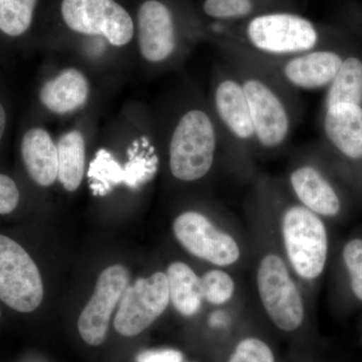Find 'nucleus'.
Returning <instances> with one entry per match:
<instances>
[{"label":"nucleus","instance_id":"1","mask_svg":"<svg viewBox=\"0 0 362 362\" xmlns=\"http://www.w3.org/2000/svg\"><path fill=\"white\" fill-rule=\"evenodd\" d=\"M216 131L206 112L190 110L181 117L171 137L169 164L175 177L182 181L201 180L213 166Z\"/></svg>","mask_w":362,"mask_h":362},{"label":"nucleus","instance_id":"2","mask_svg":"<svg viewBox=\"0 0 362 362\" xmlns=\"http://www.w3.org/2000/svg\"><path fill=\"white\" fill-rule=\"evenodd\" d=\"M246 37L252 49L273 58H291L312 51L319 35L312 21L290 13L255 16L246 26Z\"/></svg>","mask_w":362,"mask_h":362},{"label":"nucleus","instance_id":"3","mask_svg":"<svg viewBox=\"0 0 362 362\" xmlns=\"http://www.w3.org/2000/svg\"><path fill=\"white\" fill-rule=\"evenodd\" d=\"M286 251L293 268L305 279L321 275L327 259L325 226L318 216L305 206H292L283 218Z\"/></svg>","mask_w":362,"mask_h":362},{"label":"nucleus","instance_id":"4","mask_svg":"<svg viewBox=\"0 0 362 362\" xmlns=\"http://www.w3.org/2000/svg\"><path fill=\"white\" fill-rule=\"evenodd\" d=\"M44 285L32 257L18 243L0 235V300L13 310L30 313L39 308Z\"/></svg>","mask_w":362,"mask_h":362},{"label":"nucleus","instance_id":"5","mask_svg":"<svg viewBox=\"0 0 362 362\" xmlns=\"http://www.w3.org/2000/svg\"><path fill=\"white\" fill-rule=\"evenodd\" d=\"M239 80L249 104L256 142L265 149L278 148L284 144L291 132L289 108L266 78L245 73Z\"/></svg>","mask_w":362,"mask_h":362},{"label":"nucleus","instance_id":"6","mask_svg":"<svg viewBox=\"0 0 362 362\" xmlns=\"http://www.w3.org/2000/svg\"><path fill=\"white\" fill-rule=\"evenodd\" d=\"M62 14L71 30L103 35L116 47L128 44L134 35L130 14L114 0H63Z\"/></svg>","mask_w":362,"mask_h":362},{"label":"nucleus","instance_id":"7","mask_svg":"<svg viewBox=\"0 0 362 362\" xmlns=\"http://www.w3.org/2000/svg\"><path fill=\"white\" fill-rule=\"evenodd\" d=\"M169 289L166 274L140 278L124 291L114 328L123 337H132L148 328L168 308Z\"/></svg>","mask_w":362,"mask_h":362},{"label":"nucleus","instance_id":"8","mask_svg":"<svg viewBox=\"0 0 362 362\" xmlns=\"http://www.w3.org/2000/svg\"><path fill=\"white\" fill-rule=\"evenodd\" d=\"M259 296L266 311L277 327L293 331L304 318V306L287 267L276 255L262 259L258 271Z\"/></svg>","mask_w":362,"mask_h":362},{"label":"nucleus","instance_id":"9","mask_svg":"<svg viewBox=\"0 0 362 362\" xmlns=\"http://www.w3.org/2000/svg\"><path fill=\"white\" fill-rule=\"evenodd\" d=\"M129 283L125 267L114 265L102 272L94 294L78 317L81 337L92 346H99L106 339L112 313L120 302Z\"/></svg>","mask_w":362,"mask_h":362},{"label":"nucleus","instance_id":"10","mask_svg":"<svg viewBox=\"0 0 362 362\" xmlns=\"http://www.w3.org/2000/svg\"><path fill=\"white\" fill-rule=\"evenodd\" d=\"M176 239L190 254L214 265L228 266L240 258V249L228 233L218 230L204 214L187 211L173 223Z\"/></svg>","mask_w":362,"mask_h":362},{"label":"nucleus","instance_id":"11","mask_svg":"<svg viewBox=\"0 0 362 362\" xmlns=\"http://www.w3.org/2000/svg\"><path fill=\"white\" fill-rule=\"evenodd\" d=\"M156 165L157 157L138 154L137 146L130 151V160L125 168H122L107 150H99L88 171V176L92 181L90 188L95 195L107 194L120 183L138 188L153 177Z\"/></svg>","mask_w":362,"mask_h":362},{"label":"nucleus","instance_id":"12","mask_svg":"<svg viewBox=\"0 0 362 362\" xmlns=\"http://www.w3.org/2000/svg\"><path fill=\"white\" fill-rule=\"evenodd\" d=\"M138 37L143 58L152 63L165 61L176 47L171 11L157 0H147L138 13Z\"/></svg>","mask_w":362,"mask_h":362},{"label":"nucleus","instance_id":"13","mask_svg":"<svg viewBox=\"0 0 362 362\" xmlns=\"http://www.w3.org/2000/svg\"><path fill=\"white\" fill-rule=\"evenodd\" d=\"M214 104L226 134L235 141H256L251 112L239 77L226 76L218 82L214 89Z\"/></svg>","mask_w":362,"mask_h":362},{"label":"nucleus","instance_id":"14","mask_svg":"<svg viewBox=\"0 0 362 362\" xmlns=\"http://www.w3.org/2000/svg\"><path fill=\"white\" fill-rule=\"evenodd\" d=\"M342 63L341 57L337 52L312 49L285 59L280 74L296 89L318 90L330 85Z\"/></svg>","mask_w":362,"mask_h":362},{"label":"nucleus","instance_id":"15","mask_svg":"<svg viewBox=\"0 0 362 362\" xmlns=\"http://www.w3.org/2000/svg\"><path fill=\"white\" fill-rule=\"evenodd\" d=\"M323 129L331 144L350 159H362V107L339 104L325 109Z\"/></svg>","mask_w":362,"mask_h":362},{"label":"nucleus","instance_id":"16","mask_svg":"<svg viewBox=\"0 0 362 362\" xmlns=\"http://www.w3.org/2000/svg\"><path fill=\"white\" fill-rule=\"evenodd\" d=\"M21 156L28 175L37 185L51 187L58 178V147L45 129L33 128L25 133Z\"/></svg>","mask_w":362,"mask_h":362},{"label":"nucleus","instance_id":"17","mask_svg":"<svg viewBox=\"0 0 362 362\" xmlns=\"http://www.w3.org/2000/svg\"><path fill=\"white\" fill-rule=\"evenodd\" d=\"M290 181L298 199L313 213L324 216H334L339 213V197L316 168L301 166L292 173Z\"/></svg>","mask_w":362,"mask_h":362},{"label":"nucleus","instance_id":"18","mask_svg":"<svg viewBox=\"0 0 362 362\" xmlns=\"http://www.w3.org/2000/svg\"><path fill=\"white\" fill-rule=\"evenodd\" d=\"M89 95L87 78L76 69H66L45 83L40 93V101L49 110L66 114L86 103Z\"/></svg>","mask_w":362,"mask_h":362},{"label":"nucleus","instance_id":"19","mask_svg":"<svg viewBox=\"0 0 362 362\" xmlns=\"http://www.w3.org/2000/svg\"><path fill=\"white\" fill-rule=\"evenodd\" d=\"M169 298L176 310L183 316H192L202 306L204 293L202 280L185 263L176 262L168 267Z\"/></svg>","mask_w":362,"mask_h":362},{"label":"nucleus","instance_id":"20","mask_svg":"<svg viewBox=\"0 0 362 362\" xmlns=\"http://www.w3.org/2000/svg\"><path fill=\"white\" fill-rule=\"evenodd\" d=\"M59 182L68 192H75L82 183L85 173L86 148L83 135L71 131L59 138L58 144Z\"/></svg>","mask_w":362,"mask_h":362},{"label":"nucleus","instance_id":"21","mask_svg":"<svg viewBox=\"0 0 362 362\" xmlns=\"http://www.w3.org/2000/svg\"><path fill=\"white\" fill-rule=\"evenodd\" d=\"M362 103V62L350 57L343 61L330 83L325 98V109L339 104Z\"/></svg>","mask_w":362,"mask_h":362},{"label":"nucleus","instance_id":"22","mask_svg":"<svg viewBox=\"0 0 362 362\" xmlns=\"http://www.w3.org/2000/svg\"><path fill=\"white\" fill-rule=\"evenodd\" d=\"M37 0H0V30L18 37L30 28Z\"/></svg>","mask_w":362,"mask_h":362},{"label":"nucleus","instance_id":"23","mask_svg":"<svg viewBox=\"0 0 362 362\" xmlns=\"http://www.w3.org/2000/svg\"><path fill=\"white\" fill-rule=\"evenodd\" d=\"M204 299L209 303L221 305L232 298L235 284L226 272L213 270L204 274L201 279Z\"/></svg>","mask_w":362,"mask_h":362},{"label":"nucleus","instance_id":"24","mask_svg":"<svg viewBox=\"0 0 362 362\" xmlns=\"http://www.w3.org/2000/svg\"><path fill=\"white\" fill-rule=\"evenodd\" d=\"M252 0H204V11L207 16L220 21H235L247 18L254 11Z\"/></svg>","mask_w":362,"mask_h":362},{"label":"nucleus","instance_id":"25","mask_svg":"<svg viewBox=\"0 0 362 362\" xmlns=\"http://www.w3.org/2000/svg\"><path fill=\"white\" fill-rule=\"evenodd\" d=\"M343 259L349 270L352 291L362 301V240L347 243L343 250Z\"/></svg>","mask_w":362,"mask_h":362},{"label":"nucleus","instance_id":"26","mask_svg":"<svg viewBox=\"0 0 362 362\" xmlns=\"http://www.w3.org/2000/svg\"><path fill=\"white\" fill-rule=\"evenodd\" d=\"M228 362H275V357L265 342L247 338L239 343Z\"/></svg>","mask_w":362,"mask_h":362},{"label":"nucleus","instance_id":"27","mask_svg":"<svg viewBox=\"0 0 362 362\" xmlns=\"http://www.w3.org/2000/svg\"><path fill=\"white\" fill-rule=\"evenodd\" d=\"M20 202V192L9 176L0 175V214L13 213Z\"/></svg>","mask_w":362,"mask_h":362},{"label":"nucleus","instance_id":"28","mask_svg":"<svg viewBox=\"0 0 362 362\" xmlns=\"http://www.w3.org/2000/svg\"><path fill=\"white\" fill-rule=\"evenodd\" d=\"M183 356L175 349L146 350L137 357V362H182Z\"/></svg>","mask_w":362,"mask_h":362},{"label":"nucleus","instance_id":"29","mask_svg":"<svg viewBox=\"0 0 362 362\" xmlns=\"http://www.w3.org/2000/svg\"><path fill=\"white\" fill-rule=\"evenodd\" d=\"M226 322H228V316H226L225 312H214L211 318H209V323H211V326H214V327L226 325Z\"/></svg>","mask_w":362,"mask_h":362},{"label":"nucleus","instance_id":"30","mask_svg":"<svg viewBox=\"0 0 362 362\" xmlns=\"http://www.w3.org/2000/svg\"><path fill=\"white\" fill-rule=\"evenodd\" d=\"M6 114L4 111V106L0 103V141H1L2 136L6 131Z\"/></svg>","mask_w":362,"mask_h":362},{"label":"nucleus","instance_id":"31","mask_svg":"<svg viewBox=\"0 0 362 362\" xmlns=\"http://www.w3.org/2000/svg\"><path fill=\"white\" fill-rule=\"evenodd\" d=\"M0 316H1V311H0Z\"/></svg>","mask_w":362,"mask_h":362}]
</instances>
